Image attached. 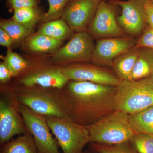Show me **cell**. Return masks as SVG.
Segmentation results:
<instances>
[{
  "label": "cell",
  "mask_w": 153,
  "mask_h": 153,
  "mask_svg": "<svg viewBox=\"0 0 153 153\" xmlns=\"http://www.w3.org/2000/svg\"><path fill=\"white\" fill-rule=\"evenodd\" d=\"M45 117L62 153H82L85 146L90 143V133L87 126L71 119Z\"/></svg>",
  "instance_id": "5"
},
{
  "label": "cell",
  "mask_w": 153,
  "mask_h": 153,
  "mask_svg": "<svg viewBox=\"0 0 153 153\" xmlns=\"http://www.w3.org/2000/svg\"><path fill=\"white\" fill-rule=\"evenodd\" d=\"M13 77L11 71L4 62L0 63V82L1 84H5Z\"/></svg>",
  "instance_id": "29"
},
{
  "label": "cell",
  "mask_w": 153,
  "mask_h": 153,
  "mask_svg": "<svg viewBox=\"0 0 153 153\" xmlns=\"http://www.w3.org/2000/svg\"><path fill=\"white\" fill-rule=\"evenodd\" d=\"M0 28H2L10 35L14 43H18L29 37L32 30L15 22L13 19H1Z\"/></svg>",
  "instance_id": "23"
},
{
  "label": "cell",
  "mask_w": 153,
  "mask_h": 153,
  "mask_svg": "<svg viewBox=\"0 0 153 153\" xmlns=\"http://www.w3.org/2000/svg\"><path fill=\"white\" fill-rule=\"evenodd\" d=\"M1 57L13 77L23 76L32 70L30 69L29 62L17 53L13 52L11 48L7 49L5 56Z\"/></svg>",
  "instance_id": "21"
},
{
  "label": "cell",
  "mask_w": 153,
  "mask_h": 153,
  "mask_svg": "<svg viewBox=\"0 0 153 153\" xmlns=\"http://www.w3.org/2000/svg\"><path fill=\"white\" fill-rule=\"evenodd\" d=\"M60 66H42L36 67L21 76L17 85L40 86L62 89L68 82Z\"/></svg>",
  "instance_id": "14"
},
{
  "label": "cell",
  "mask_w": 153,
  "mask_h": 153,
  "mask_svg": "<svg viewBox=\"0 0 153 153\" xmlns=\"http://www.w3.org/2000/svg\"><path fill=\"white\" fill-rule=\"evenodd\" d=\"M29 37L27 47L33 52H54L62 47L63 44V41L38 33Z\"/></svg>",
  "instance_id": "19"
},
{
  "label": "cell",
  "mask_w": 153,
  "mask_h": 153,
  "mask_svg": "<svg viewBox=\"0 0 153 153\" xmlns=\"http://www.w3.org/2000/svg\"><path fill=\"white\" fill-rule=\"evenodd\" d=\"M133 128L138 133L153 137V106L130 115Z\"/></svg>",
  "instance_id": "20"
},
{
  "label": "cell",
  "mask_w": 153,
  "mask_h": 153,
  "mask_svg": "<svg viewBox=\"0 0 153 153\" xmlns=\"http://www.w3.org/2000/svg\"><path fill=\"white\" fill-rule=\"evenodd\" d=\"M19 108L13 87H1L0 97V144L6 143L16 135L27 132Z\"/></svg>",
  "instance_id": "6"
},
{
  "label": "cell",
  "mask_w": 153,
  "mask_h": 153,
  "mask_svg": "<svg viewBox=\"0 0 153 153\" xmlns=\"http://www.w3.org/2000/svg\"><path fill=\"white\" fill-rule=\"evenodd\" d=\"M42 16L37 7L23 8L14 10V14L12 19L33 30V28Z\"/></svg>",
  "instance_id": "22"
},
{
  "label": "cell",
  "mask_w": 153,
  "mask_h": 153,
  "mask_svg": "<svg viewBox=\"0 0 153 153\" xmlns=\"http://www.w3.org/2000/svg\"><path fill=\"white\" fill-rule=\"evenodd\" d=\"M137 48H148L153 49V28L148 25L142 34L137 38L135 46Z\"/></svg>",
  "instance_id": "27"
},
{
  "label": "cell",
  "mask_w": 153,
  "mask_h": 153,
  "mask_svg": "<svg viewBox=\"0 0 153 153\" xmlns=\"http://www.w3.org/2000/svg\"><path fill=\"white\" fill-rule=\"evenodd\" d=\"M14 94L20 104L44 117L70 119L71 104L63 89L16 85Z\"/></svg>",
  "instance_id": "2"
},
{
  "label": "cell",
  "mask_w": 153,
  "mask_h": 153,
  "mask_svg": "<svg viewBox=\"0 0 153 153\" xmlns=\"http://www.w3.org/2000/svg\"><path fill=\"white\" fill-rule=\"evenodd\" d=\"M116 6L101 1L87 32L96 40L128 36L119 25Z\"/></svg>",
  "instance_id": "10"
},
{
  "label": "cell",
  "mask_w": 153,
  "mask_h": 153,
  "mask_svg": "<svg viewBox=\"0 0 153 153\" xmlns=\"http://www.w3.org/2000/svg\"></svg>",
  "instance_id": "35"
},
{
  "label": "cell",
  "mask_w": 153,
  "mask_h": 153,
  "mask_svg": "<svg viewBox=\"0 0 153 153\" xmlns=\"http://www.w3.org/2000/svg\"><path fill=\"white\" fill-rule=\"evenodd\" d=\"M49 5L47 13L42 15L41 19L47 22L60 19L62 16L63 10L70 0H47Z\"/></svg>",
  "instance_id": "25"
},
{
  "label": "cell",
  "mask_w": 153,
  "mask_h": 153,
  "mask_svg": "<svg viewBox=\"0 0 153 153\" xmlns=\"http://www.w3.org/2000/svg\"><path fill=\"white\" fill-rule=\"evenodd\" d=\"M138 153H153V137L137 133L130 140Z\"/></svg>",
  "instance_id": "26"
},
{
  "label": "cell",
  "mask_w": 153,
  "mask_h": 153,
  "mask_svg": "<svg viewBox=\"0 0 153 153\" xmlns=\"http://www.w3.org/2000/svg\"><path fill=\"white\" fill-rule=\"evenodd\" d=\"M68 81H88L100 85L117 86L120 80L113 70L88 63L60 66Z\"/></svg>",
  "instance_id": "9"
},
{
  "label": "cell",
  "mask_w": 153,
  "mask_h": 153,
  "mask_svg": "<svg viewBox=\"0 0 153 153\" xmlns=\"http://www.w3.org/2000/svg\"><path fill=\"white\" fill-rule=\"evenodd\" d=\"M101 1H113V0H100Z\"/></svg>",
  "instance_id": "32"
},
{
  "label": "cell",
  "mask_w": 153,
  "mask_h": 153,
  "mask_svg": "<svg viewBox=\"0 0 153 153\" xmlns=\"http://www.w3.org/2000/svg\"><path fill=\"white\" fill-rule=\"evenodd\" d=\"M93 40L87 31L75 33L67 44L54 52L52 62L58 66L91 62L95 46Z\"/></svg>",
  "instance_id": "7"
},
{
  "label": "cell",
  "mask_w": 153,
  "mask_h": 153,
  "mask_svg": "<svg viewBox=\"0 0 153 153\" xmlns=\"http://www.w3.org/2000/svg\"><path fill=\"white\" fill-rule=\"evenodd\" d=\"M90 148L96 153H138L130 142L113 145L91 143Z\"/></svg>",
  "instance_id": "24"
},
{
  "label": "cell",
  "mask_w": 153,
  "mask_h": 153,
  "mask_svg": "<svg viewBox=\"0 0 153 153\" xmlns=\"http://www.w3.org/2000/svg\"><path fill=\"white\" fill-rule=\"evenodd\" d=\"M137 38L129 36L97 40L91 62L111 68L115 58L135 46Z\"/></svg>",
  "instance_id": "12"
},
{
  "label": "cell",
  "mask_w": 153,
  "mask_h": 153,
  "mask_svg": "<svg viewBox=\"0 0 153 153\" xmlns=\"http://www.w3.org/2000/svg\"><path fill=\"white\" fill-rule=\"evenodd\" d=\"M117 110L131 115L153 106L152 76L138 80H120L115 97Z\"/></svg>",
  "instance_id": "4"
},
{
  "label": "cell",
  "mask_w": 153,
  "mask_h": 153,
  "mask_svg": "<svg viewBox=\"0 0 153 153\" xmlns=\"http://www.w3.org/2000/svg\"><path fill=\"white\" fill-rule=\"evenodd\" d=\"M91 143L113 145L130 141L137 133L132 126L130 115L119 110L87 126Z\"/></svg>",
  "instance_id": "3"
},
{
  "label": "cell",
  "mask_w": 153,
  "mask_h": 153,
  "mask_svg": "<svg viewBox=\"0 0 153 153\" xmlns=\"http://www.w3.org/2000/svg\"><path fill=\"white\" fill-rule=\"evenodd\" d=\"M140 48L135 47L126 51L113 61V71L120 80H131Z\"/></svg>",
  "instance_id": "15"
},
{
  "label": "cell",
  "mask_w": 153,
  "mask_h": 153,
  "mask_svg": "<svg viewBox=\"0 0 153 153\" xmlns=\"http://www.w3.org/2000/svg\"><path fill=\"white\" fill-rule=\"evenodd\" d=\"M19 108L28 131L33 136L38 153H61L46 117L20 103Z\"/></svg>",
  "instance_id": "8"
},
{
  "label": "cell",
  "mask_w": 153,
  "mask_h": 153,
  "mask_svg": "<svg viewBox=\"0 0 153 153\" xmlns=\"http://www.w3.org/2000/svg\"><path fill=\"white\" fill-rule=\"evenodd\" d=\"M149 1L151 2H152L153 4V0H149Z\"/></svg>",
  "instance_id": "33"
},
{
  "label": "cell",
  "mask_w": 153,
  "mask_h": 153,
  "mask_svg": "<svg viewBox=\"0 0 153 153\" xmlns=\"http://www.w3.org/2000/svg\"><path fill=\"white\" fill-rule=\"evenodd\" d=\"M146 0H113L112 3L121 9L117 16L118 23L128 35L138 38L148 26L144 9Z\"/></svg>",
  "instance_id": "11"
},
{
  "label": "cell",
  "mask_w": 153,
  "mask_h": 153,
  "mask_svg": "<svg viewBox=\"0 0 153 153\" xmlns=\"http://www.w3.org/2000/svg\"><path fill=\"white\" fill-rule=\"evenodd\" d=\"M71 104L70 119L88 126L116 110L117 86L69 81L63 88Z\"/></svg>",
  "instance_id": "1"
},
{
  "label": "cell",
  "mask_w": 153,
  "mask_h": 153,
  "mask_svg": "<svg viewBox=\"0 0 153 153\" xmlns=\"http://www.w3.org/2000/svg\"><path fill=\"white\" fill-rule=\"evenodd\" d=\"M153 49L141 48L135 64L131 80H138L152 76Z\"/></svg>",
  "instance_id": "16"
},
{
  "label": "cell",
  "mask_w": 153,
  "mask_h": 153,
  "mask_svg": "<svg viewBox=\"0 0 153 153\" xmlns=\"http://www.w3.org/2000/svg\"><path fill=\"white\" fill-rule=\"evenodd\" d=\"M8 2L13 10L37 7L38 0H8Z\"/></svg>",
  "instance_id": "28"
},
{
  "label": "cell",
  "mask_w": 153,
  "mask_h": 153,
  "mask_svg": "<svg viewBox=\"0 0 153 153\" xmlns=\"http://www.w3.org/2000/svg\"><path fill=\"white\" fill-rule=\"evenodd\" d=\"M14 44L13 39L10 35L2 28H0V45L6 48H11Z\"/></svg>",
  "instance_id": "30"
},
{
  "label": "cell",
  "mask_w": 153,
  "mask_h": 153,
  "mask_svg": "<svg viewBox=\"0 0 153 153\" xmlns=\"http://www.w3.org/2000/svg\"><path fill=\"white\" fill-rule=\"evenodd\" d=\"M144 9L148 25L153 28V4L149 0H146Z\"/></svg>",
  "instance_id": "31"
},
{
  "label": "cell",
  "mask_w": 153,
  "mask_h": 153,
  "mask_svg": "<svg viewBox=\"0 0 153 153\" xmlns=\"http://www.w3.org/2000/svg\"><path fill=\"white\" fill-rule=\"evenodd\" d=\"M0 153H38L34 139L30 132L1 145Z\"/></svg>",
  "instance_id": "17"
},
{
  "label": "cell",
  "mask_w": 153,
  "mask_h": 153,
  "mask_svg": "<svg viewBox=\"0 0 153 153\" xmlns=\"http://www.w3.org/2000/svg\"><path fill=\"white\" fill-rule=\"evenodd\" d=\"M73 33L68 24L61 18L45 22L37 32L62 41L71 38L74 35Z\"/></svg>",
  "instance_id": "18"
},
{
  "label": "cell",
  "mask_w": 153,
  "mask_h": 153,
  "mask_svg": "<svg viewBox=\"0 0 153 153\" xmlns=\"http://www.w3.org/2000/svg\"><path fill=\"white\" fill-rule=\"evenodd\" d=\"M100 0H70L61 19L75 33L87 31L95 16Z\"/></svg>",
  "instance_id": "13"
},
{
  "label": "cell",
  "mask_w": 153,
  "mask_h": 153,
  "mask_svg": "<svg viewBox=\"0 0 153 153\" xmlns=\"http://www.w3.org/2000/svg\"><path fill=\"white\" fill-rule=\"evenodd\" d=\"M152 76L153 78V74Z\"/></svg>",
  "instance_id": "34"
}]
</instances>
